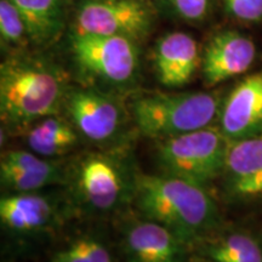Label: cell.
<instances>
[{
  "mask_svg": "<svg viewBox=\"0 0 262 262\" xmlns=\"http://www.w3.org/2000/svg\"><path fill=\"white\" fill-rule=\"evenodd\" d=\"M134 198L146 219L168 227L185 243L219 222L217 205L205 186L168 173L136 175Z\"/></svg>",
  "mask_w": 262,
  "mask_h": 262,
  "instance_id": "6da1fadb",
  "label": "cell"
},
{
  "mask_svg": "<svg viewBox=\"0 0 262 262\" xmlns=\"http://www.w3.org/2000/svg\"><path fill=\"white\" fill-rule=\"evenodd\" d=\"M64 96L57 70L39 60L9 58L0 67V114L12 129H26L57 116Z\"/></svg>",
  "mask_w": 262,
  "mask_h": 262,
  "instance_id": "7a4b0ae2",
  "label": "cell"
},
{
  "mask_svg": "<svg viewBox=\"0 0 262 262\" xmlns=\"http://www.w3.org/2000/svg\"><path fill=\"white\" fill-rule=\"evenodd\" d=\"M131 110L140 133L160 141L210 126L221 108L215 94L159 93L135 98Z\"/></svg>",
  "mask_w": 262,
  "mask_h": 262,
  "instance_id": "3957f363",
  "label": "cell"
},
{
  "mask_svg": "<svg viewBox=\"0 0 262 262\" xmlns=\"http://www.w3.org/2000/svg\"><path fill=\"white\" fill-rule=\"evenodd\" d=\"M228 139L206 126L157 143V160L168 175L205 186L224 173Z\"/></svg>",
  "mask_w": 262,
  "mask_h": 262,
  "instance_id": "277c9868",
  "label": "cell"
},
{
  "mask_svg": "<svg viewBox=\"0 0 262 262\" xmlns=\"http://www.w3.org/2000/svg\"><path fill=\"white\" fill-rule=\"evenodd\" d=\"M72 178L75 196L91 211H113L134 196L136 175L123 158L112 153L83 156L75 164Z\"/></svg>",
  "mask_w": 262,
  "mask_h": 262,
  "instance_id": "5b68a950",
  "label": "cell"
},
{
  "mask_svg": "<svg viewBox=\"0 0 262 262\" xmlns=\"http://www.w3.org/2000/svg\"><path fill=\"white\" fill-rule=\"evenodd\" d=\"M72 51L81 70L107 83H130L137 72L139 54L129 38L75 33Z\"/></svg>",
  "mask_w": 262,
  "mask_h": 262,
  "instance_id": "8992f818",
  "label": "cell"
},
{
  "mask_svg": "<svg viewBox=\"0 0 262 262\" xmlns=\"http://www.w3.org/2000/svg\"><path fill=\"white\" fill-rule=\"evenodd\" d=\"M150 25L149 9L139 0H89L78 11L75 33L117 35L136 41L148 34Z\"/></svg>",
  "mask_w": 262,
  "mask_h": 262,
  "instance_id": "52a82bcc",
  "label": "cell"
},
{
  "mask_svg": "<svg viewBox=\"0 0 262 262\" xmlns=\"http://www.w3.org/2000/svg\"><path fill=\"white\" fill-rule=\"evenodd\" d=\"M66 107L75 129L93 142H110L123 129L120 107L97 91L75 90L66 97Z\"/></svg>",
  "mask_w": 262,
  "mask_h": 262,
  "instance_id": "ba28073f",
  "label": "cell"
},
{
  "mask_svg": "<svg viewBox=\"0 0 262 262\" xmlns=\"http://www.w3.org/2000/svg\"><path fill=\"white\" fill-rule=\"evenodd\" d=\"M220 130L228 140L262 137V72L237 84L220 111Z\"/></svg>",
  "mask_w": 262,
  "mask_h": 262,
  "instance_id": "9c48e42d",
  "label": "cell"
},
{
  "mask_svg": "<svg viewBox=\"0 0 262 262\" xmlns=\"http://www.w3.org/2000/svg\"><path fill=\"white\" fill-rule=\"evenodd\" d=\"M256 48L250 38L237 32H222L206 45L202 71L208 86L247 72L254 63Z\"/></svg>",
  "mask_w": 262,
  "mask_h": 262,
  "instance_id": "30bf717a",
  "label": "cell"
},
{
  "mask_svg": "<svg viewBox=\"0 0 262 262\" xmlns=\"http://www.w3.org/2000/svg\"><path fill=\"white\" fill-rule=\"evenodd\" d=\"M62 166L27 150H8L0 160V181L10 193L38 192L63 181Z\"/></svg>",
  "mask_w": 262,
  "mask_h": 262,
  "instance_id": "8fae6325",
  "label": "cell"
},
{
  "mask_svg": "<svg viewBox=\"0 0 262 262\" xmlns=\"http://www.w3.org/2000/svg\"><path fill=\"white\" fill-rule=\"evenodd\" d=\"M181 238L158 222L136 221L124 233V250L129 262H182Z\"/></svg>",
  "mask_w": 262,
  "mask_h": 262,
  "instance_id": "7c38bea8",
  "label": "cell"
},
{
  "mask_svg": "<svg viewBox=\"0 0 262 262\" xmlns=\"http://www.w3.org/2000/svg\"><path fill=\"white\" fill-rule=\"evenodd\" d=\"M222 175L232 194L262 195V137L228 140Z\"/></svg>",
  "mask_w": 262,
  "mask_h": 262,
  "instance_id": "4fadbf2b",
  "label": "cell"
},
{
  "mask_svg": "<svg viewBox=\"0 0 262 262\" xmlns=\"http://www.w3.org/2000/svg\"><path fill=\"white\" fill-rule=\"evenodd\" d=\"M57 217V204L41 193H10L0 199L2 224L15 233L41 232L54 225Z\"/></svg>",
  "mask_w": 262,
  "mask_h": 262,
  "instance_id": "5bb4252c",
  "label": "cell"
},
{
  "mask_svg": "<svg viewBox=\"0 0 262 262\" xmlns=\"http://www.w3.org/2000/svg\"><path fill=\"white\" fill-rule=\"evenodd\" d=\"M199 66L196 42L186 33L164 35L155 49L157 77L165 86L179 88L187 84Z\"/></svg>",
  "mask_w": 262,
  "mask_h": 262,
  "instance_id": "9a60e30c",
  "label": "cell"
},
{
  "mask_svg": "<svg viewBox=\"0 0 262 262\" xmlns=\"http://www.w3.org/2000/svg\"><path fill=\"white\" fill-rule=\"evenodd\" d=\"M78 139L77 130L71 123L50 116L29 126L26 142L31 152L51 159L70 152L78 143Z\"/></svg>",
  "mask_w": 262,
  "mask_h": 262,
  "instance_id": "2e32d148",
  "label": "cell"
},
{
  "mask_svg": "<svg viewBox=\"0 0 262 262\" xmlns=\"http://www.w3.org/2000/svg\"><path fill=\"white\" fill-rule=\"evenodd\" d=\"M18 9L32 40L44 44L54 39L62 27L58 0H11Z\"/></svg>",
  "mask_w": 262,
  "mask_h": 262,
  "instance_id": "e0dca14e",
  "label": "cell"
},
{
  "mask_svg": "<svg viewBox=\"0 0 262 262\" xmlns=\"http://www.w3.org/2000/svg\"><path fill=\"white\" fill-rule=\"evenodd\" d=\"M212 262H262V248L256 239L245 233H232L206 247Z\"/></svg>",
  "mask_w": 262,
  "mask_h": 262,
  "instance_id": "ac0fdd59",
  "label": "cell"
},
{
  "mask_svg": "<svg viewBox=\"0 0 262 262\" xmlns=\"http://www.w3.org/2000/svg\"><path fill=\"white\" fill-rule=\"evenodd\" d=\"M51 262H112V255L98 239L80 237L56 251Z\"/></svg>",
  "mask_w": 262,
  "mask_h": 262,
  "instance_id": "d6986e66",
  "label": "cell"
},
{
  "mask_svg": "<svg viewBox=\"0 0 262 262\" xmlns=\"http://www.w3.org/2000/svg\"><path fill=\"white\" fill-rule=\"evenodd\" d=\"M0 34L3 41L10 45L21 42L27 34L24 18L11 0L0 2Z\"/></svg>",
  "mask_w": 262,
  "mask_h": 262,
  "instance_id": "ffe728a7",
  "label": "cell"
},
{
  "mask_svg": "<svg viewBox=\"0 0 262 262\" xmlns=\"http://www.w3.org/2000/svg\"><path fill=\"white\" fill-rule=\"evenodd\" d=\"M226 9L235 18L256 22L262 18V0H224Z\"/></svg>",
  "mask_w": 262,
  "mask_h": 262,
  "instance_id": "44dd1931",
  "label": "cell"
},
{
  "mask_svg": "<svg viewBox=\"0 0 262 262\" xmlns=\"http://www.w3.org/2000/svg\"><path fill=\"white\" fill-rule=\"evenodd\" d=\"M180 16L188 21H201L209 9L210 0H169Z\"/></svg>",
  "mask_w": 262,
  "mask_h": 262,
  "instance_id": "7402d4cb",
  "label": "cell"
}]
</instances>
